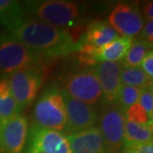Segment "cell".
Masks as SVG:
<instances>
[{"label": "cell", "mask_w": 153, "mask_h": 153, "mask_svg": "<svg viewBox=\"0 0 153 153\" xmlns=\"http://www.w3.org/2000/svg\"><path fill=\"white\" fill-rule=\"evenodd\" d=\"M124 111L117 105H105L102 113L99 115L98 128L104 140L106 153H118L123 147Z\"/></svg>", "instance_id": "52a82bcc"}, {"label": "cell", "mask_w": 153, "mask_h": 153, "mask_svg": "<svg viewBox=\"0 0 153 153\" xmlns=\"http://www.w3.org/2000/svg\"><path fill=\"white\" fill-rule=\"evenodd\" d=\"M34 125L56 131L64 130L66 111L61 88L49 84L39 95L33 108Z\"/></svg>", "instance_id": "3957f363"}, {"label": "cell", "mask_w": 153, "mask_h": 153, "mask_svg": "<svg viewBox=\"0 0 153 153\" xmlns=\"http://www.w3.org/2000/svg\"><path fill=\"white\" fill-rule=\"evenodd\" d=\"M140 39L146 41L152 44L153 42V22L149 21L144 25L142 30L140 32Z\"/></svg>", "instance_id": "484cf974"}, {"label": "cell", "mask_w": 153, "mask_h": 153, "mask_svg": "<svg viewBox=\"0 0 153 153\" xmlns=\"http://www.w3.org/2000/svg\"><path fill=\"white\" fill-rule=\"evenodd\" d=\"M109 24L123 37L139 35L145 25V19L136 4L120 3L115 6L108 16Z\"/></svg>", "instance_id": "8fae6325"}, {"label": "cell", "mask_w": 153, "mask_h": 153, "mask_svg": "<svg viewBox=\"0 0 153 153\" xmlns=\"http://www.w3.org/2000/svg\"><path fill=\"white\" fill-rule=\"evenodd\" d=\"M25 5L26 10L38 20L62 29L76 27L82 23L86 11L81 4L63 0L32 1Z\"/></svg>", "instance_id": "7a4b0ae2"}, {"label": "cell", "mask_w": 153, "mask_h": 153, "mask_svg": "<svg viewBox=\"0 0 153 153\" xmlns=\"http://www.w3.org/2000/svg\"><path fill=\"white\" fill-rule=\"evenodd\" d=\"M124 114H125L126 120L130 121L135 123L145 124L152 121V119H150L146 111L139 103L133 105L129 108H128L125 111Z\"/></svg>", "instance_id": "7402d4cb"}, {"label": "cell", "mask_w": 153, "mask_h": 153, "mask_svg": "<svg viewBox=\"0 0 153 153\" xmlns=\"http://www.w3.org/2000/svg\"><path fill=\"white\" fill-rule=\"evenodd\" d=\"M61 82L64 92L86 104H95L102 97L101 88L94 67L71 71L62 78Z\"/></svg>", "instance_id": "5b68a950"}, {"label": "cell", "mask_w": 153, "mask_h": 153, "mask_svg": "<svg viewBox=\"0 0 153 153\" xmlns=\"http://www.w3.org/2000/svg\"><path fill=\"white\" fill-rule=\"evenodd\" d=\"M139 104L146 111L150 119L152 120L153 116V93L152 89H143Z\"/></svg>", "instance_id": "603a6c76"}, {"label": "cell", "mask_w": 153, "mask_h": 153, "mask_svg": "<svg viewBox=\"0 0 153 153\" xmlns=\"http://www.w3.org/2000/svg\"><path fill=\"white\" fill-rule=\"evenodd\" d=\"M28 134V121L16 115L0 122V153H22Z\"/></svg>", "instance_id": "30bf717a"}, {"label": "cell", "mask_w": 153, "mask_h": 153, "mask_svg": "<svg viewBox=\"0 0 153 153\" xmlns=\"http://www.w3.org/2000/svg\"><path fill=\"white\" fill-rule=\"evenodd\" d=\"M152 44L138 38L132 41L131 46L128 50L124 58L121 60L123 67L139 66L145 56L152 51Z\"/></svg>", "instance_id": "d6986e66"}, {"label": "cell", "mask_w": 153, "mask_h": 153, "mask_svg": "<svg viewBox=\"0 0 153 153\" xmlns=\"http://www.w3.org/2000/svg\"><path fill=\"white\" fill-rule=\"evenodd\" d=\"M25 153H71L65 134L33 125L28 132Z\"/></svg>", "instance_id": "ba28073f"}, {"label": "cell", "mask_w": 153, "mask_h": 153, "mask_svg": "<svg viewBox=\"0 0 153 153\" xmlns=\"http://www.w3.org/2000/svg\"><path fill=\"white\" fill-rule=\"evenodd\" d=\"M141 69L145 71V73L152 78L153 76V52L150 51L145 58L141 61Z\"/></svg>", "instance_id": "d4e9b609"}, {"label": "cell", "mask_w": 153, "mask_h": 153, "mask_svg": "<svg viewBox=\"0 0 153 153\" xmlns=\"http://www.w3.org/2000/svg\"><path fill=\"white\" fill-rule=\"evenodd\" d=\"M7 33L44 58H54L76 51L75 34L26 16L5 26Z\"/></svg>", "instance_id": "6da1fadb"}, {"label": "cell", "mask_w": 153, "mask_h": 153, "mask_svg": "<svg viewBox=\"0 0 153 153\" xmlns=\"http://www.w3.org/2000/svg\"><path fill=\"white\" fill-rule=\"evenodd\" d=\"M94 67L105 105H117L121 85V61H102Z\"/></svg>", "instance_id": "7c38bea8"}, {"label": "cell", "mask_w": 153, "mask_h": 153, "mask_svg": "<svg viewBox=\"0 0 153 153\" xmlns=\"http://www.w3.org/2000/svg\"><path fill=\"white\" fill-rule=\"evenodd\" d=\"M119 38V34L105 21L94 22L88 25L86 32L82 34L76 44L77 48L83 45H88L94 48H100L111 43Z\"/></svg>", "instance_id": "5bb4252c"}, {"label": "cell", "mask_w": 153, "mask_h": 153, "mask_svg": "<svg viewBox=\"0 0 153 153\" xmlns=\"http://www.w3.org/2000/svg\"><path fill=\"white\" fill-rule=\"evenodd\" d=\"M142 91L143 89L141 88L122 84L117 105L120 106L125 112L128 108L139 102Z\"/></svg>", "instance_id": "44dd1931"}, {"label": "cell", "mask_w": 153, "mask_h": 153, "mask_svg": "<svg viewBox=\"0 0 153 153\" xmlns=\"http://www.w3.org/2000/svg\"><path fill=\"white\" fill-rule=\"evenodd\" d=\"M121 82L123 85L141 89H152V78L147 76L140 66L123 67L121 71Z\"/></svg>", "instance_id": "ac0fdd59"}, {"label": "cell", "mask_w": 153, "mask_h": 153, "mask_svg": "<svg viewBox=\"0 0 153 153\" xmlns=\"http://www.w3.org/2000/svg\"><path fill=\"white\" fill-rule=\"evenodd\" d=\"M43 56L18 42L10 34L0 33V75L39 66Z\"/></svg>", "instance_id": "277c9868"}, {"label": "cell", "mask_w": 153, "mask_h": 153, "mask_svg": "<svg viewBox=\"0 0 153 153\" xmlns=\"http://www.w3.org/2000/svg\"><path fill=\"white\" fill-rule=\"evenodd\" d=\"M66 111L64 133L69 134L94 128L98 123L99 113L95 108L78 100L71 98L62 89Z\"/></svg>", "instance_id": "9c48e42d"}, {"label": "cell", "mask_w": 153, "mask_h": 153, "mask_svg": "<svg viewBox=\"0 0 153 153\" xmlns=\"http://www.w3.org/2000/svg\"><path fill=\"white\" fill-rule=\"evenodd\" d=\"M8 82L11 93L22 111L36 99L44 82V71L40 66L26 68L10 74Z\"/></svg>", "instance_id": "8992f818"}, {"label": "cell", "mask_w": 153, "mask_h": 153, "mask_svg": "<svg viewBox=\"0 0 153 153\" xmlns=\"http://www.w3.org/2000/svg\"><path fill=\"white\" fill-rule=\"evenodd\" d=\"M133 38L119 37L111 43L100 48H92L88 54L95 62L102 61H121L124 58L131 46Z\"/></svg>", "instance_id": "9a60e30c"}, {"label": "cell", "mask_w": 153, "mask_h": 153, "mask_svg": "<svg viewBox=\"0 0 153 153\" xmlns=\"http://www.w3.org/2000/svg\"><path fill=\"white\" fill-rule=\"evenodd\" d=\"M66 137L71 153H106L103 137L97 127Z\"/></svg>", "instance_id": "4fadbf2b"}, {"label": "cell", "mask_w": 153, "mask_h": 153, "mask_svg": "<svg viewBox=\"0 0 153 153\" xmlns=\"http://www.w3.org/2000/svg\"><path fill=\"white\" fill-rule=\"evenodd\" d=\"M122 153H153V142L149 141L140 144H132L123 146Z\"/></svg>", "instance_id": "cb8c5ba5"}, {"label": "cell", "mask_w": 153, "mask_h": 153, "mask_svg": "<svg viewBox=\"0 0 153 153\" xmlns=\"http://www.w3.org/2000/svg\"><path fill=\"white\" fill-rule=\"evenodd\" d=\"M26 16L25 10L20 2L12 0H0V24L7 26L18 18Z\"/></svg>", "instance_id": "ffe728a7"}, {"label": "cell", "mask_w": 153, "mask_h": 153, "mask_svg": "<svg viewBox=\"0 0 153 153\" xmlns=\"http://www.w3.org/2000/svg\"><path fill=\"white\" fill-rule=\"evenodd\" d=\"M22 110L11 93L8 79L0 80V122L20 114Z\"/></svg>", "instance_id": "e0dca14e"}, {"label": "cell", "mask_w": 153, "mask_h": 153, "mask_svg": "<svg viewBox=\"0 0 153 153\" xmlns=\"http://www.w3.org/2000/svg\"><path fill=\"white\" fill-rule=\"evenodd\" d=\"M152 128V121L145 124H140L126 120L123 146L152 141L153 135Z\"/></svg>", "instance_id": "2e32d148"}, {"label": "cell", "mask_w": 153, "mask_h": 153, "mask_svg": "<svg viewBox=\"0 0 153 153\" xmlns=\"http://www.w3.org/2000/svg\"><path fill=\"white\" fill-rule=\"evenodd\" d=\"M142 13L144 15V19L146 20V22L152 21L153 20V2L148 1L144 4L142 9ZM142 15V16H143Z\"/></svg>", "instance_id": "4316f807"}]
</instances>
